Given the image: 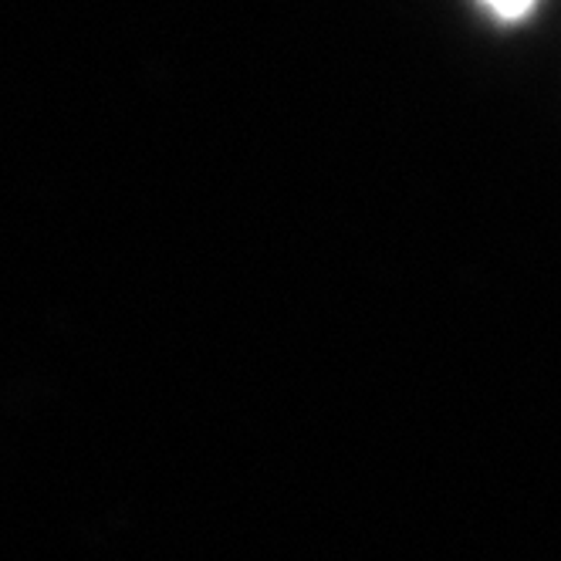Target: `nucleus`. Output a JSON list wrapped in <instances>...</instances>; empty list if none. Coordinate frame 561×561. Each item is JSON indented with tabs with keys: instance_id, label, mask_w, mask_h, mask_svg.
<instances>
[{
	"instance_id": "f257e3e1",
	"label": "nucleus",
	"mask_w": 561,
	"mask_h": 561,
	"mask_svg": "<svg viewBox=\"0 0 561 561\" xmlns=\"http://www.w3.org/2000/svg\"><path fill=\"white\" fill-rule=\"evenodd\" d=\"M484 4H488L497 18L517 21V18H525V14L535 8V0H484Z\"/></svg>"
}]
</instances>
